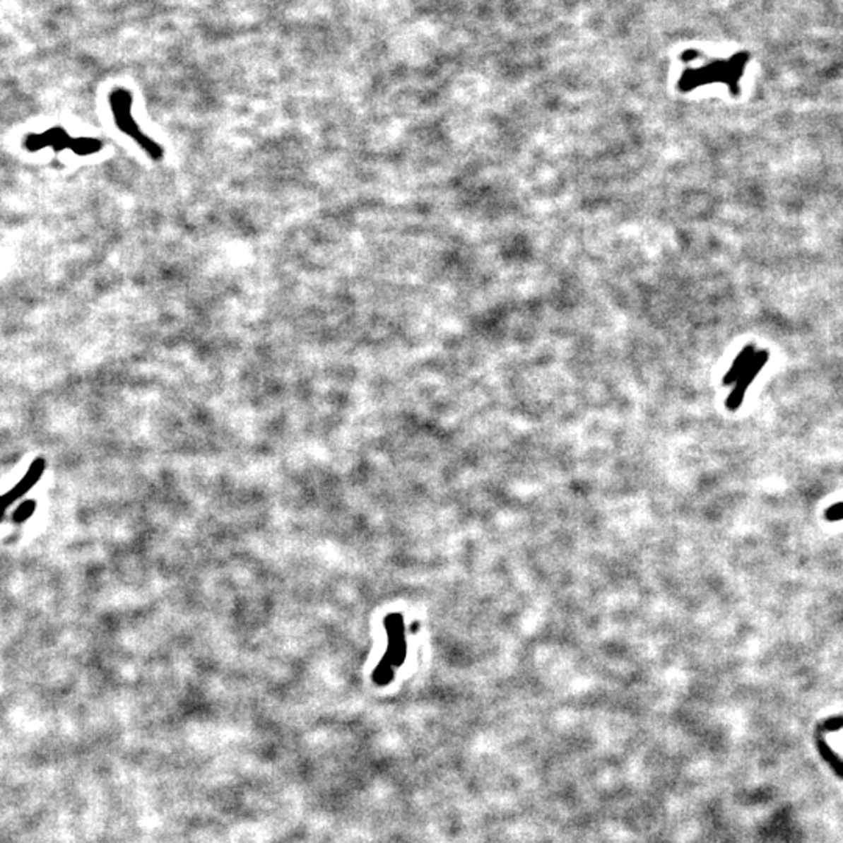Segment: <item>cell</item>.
<instances>
[{
  "label": "cell",
  "instance_id": "1",
  "mask_svg": "<svg viewBox=\"0 0 843 843\" xmlns=\"http://www.w3.org/2000/svg\"><path fill=\"white\" fill-rule=\"evenodd\" d=\"M110 108L114 116V122L117 129L121 130L126 136L136 141V143L151 155L152 160H161V155L164 153L163 148L155 143L153 139L147 136L139 125L133 121L131 116V94L126 89H114L110 93Z\"/></svg>",
  "mask_w": 843,
  "mask_h": 843
},
{
  "label": "cell",
  "instance_id": "2",
  "mask_svg": "<svg viewBox=\"0 0 843 843\" xmlns=\"http://www.w3.org/2000/svg\"><path fill=\"white\" fill-rule=\"evenodd\" d=\"M73 141L76 139L71 138L69 133L64 129H58L57 126V129H50L41 134H28V136L24 138V144L22 146H24V148L28 152H38L46 147H52L58 153L61 151H66V148L72 151Z\"/></svg>",
  "mask_w": 843,
  "mask_h": 843
},
{
  "label": "cell",
  "instance_id": "3",
  "mask_svg": "<svg viewBox=\"0 0 843 843\" xmlns=\"http://www.w3.org/2000/svg\"><path fill=\"white\" fill-rule=\"evenodd\" d=\"M768 361V353L767 352H757L753 358V361L750 362V365L747 369L743 370V374L741 375V378L737 379V383L734 384V389L733 392L729 394V397L726 400V408L729 411H737L738 408L742 406V401L745 399V392H747L748 387L751 386V383L755 382V378L757 377V374L762 367L765 365V362Z\"/></svg>",
  "mask_w": 843,
  "mask_h": 843
},
{
  "label": "cell",
  "instance_id": "4",
  "mask_svg": "<svg viewBox=\"0 0 843 843\" xmlns=\"http://www.w3.org/2000/svg\"><path fill=\"white\" fill-rule=\"evenodd\" d=\"M44 468H46V461L44 458H36L30 468L27 470V473L22 476V480L14 486L11 490H8L4 497V511L8 509L11 503L16 502L18 498H20L22 495L32 489L36 483L40 481V478L44 473Z\"/></svg>",
  "mask_w": 843,
  "mask_h": 843
},
{
  "label": "cell",
  "instance_id": "5",
  "mask_svg": "<svg viewBox=\"0 0 843 843\" xmlns=\"http://www.w3.org/2000/svg\"><path fill=\"white\" fill-rule=\"evenodd\" d=\"M755 355H756V352H755V348H753L751 346L745 347L742 350V352L738 353V356L736 358V360H734L733 365H731V369L728 370V374L725 377H723V382L721 383L725 384V386L736 384L737 379L741 378V375L743 374V370L747 369L748 365H750V362L753 361V358H755Z\"/></svg>",
  "mask_w": 843,
  "mask_h": 843
},
{
  "label": "cell",
  "instance_id": "6",
  "mask_svg": "<svg viewBox=\"0 0 843 843\" xmlns=\"http://www.w3.org/2000/svg\"><path fill=\"white\" fill-rule=\"evenodd\" d=\"M825 519L827 521H842L843 520V502L834 503L825 511Z\"/></svg>",
  "mask_w": 843,
  "mask_h": 843
},
{
  "label": "cell",
  "instance_id": "7",
  "mask_svg": "<svg viewBox=\"0 0 843 843\" xmlns=\"http://www.w3.org/2000/svg\"><path fill=\"white\" fill-rule=\"evenodd\" d=\"M35 511V503L30 502L28 503V508L25 509V505H22L20 508H18L16 514H14V521H22V520H27V517H30Z\"/></svg>",
  "mask_w": 843,
  "mask_h": 843
}]
</instances>
